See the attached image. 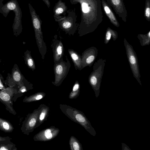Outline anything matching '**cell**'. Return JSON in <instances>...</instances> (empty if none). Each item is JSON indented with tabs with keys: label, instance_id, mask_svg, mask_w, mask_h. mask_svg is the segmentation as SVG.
Returning a JSON list of instances; mask_svg holds the SVG:
<instances>
[{
	"label": "cell",
	"instance_id": "cell-14",
	"mask_svg": "<svg viewBox=\"0 0 150 150\" xmlns=\"http://www.w3.org/2000/svg\"><path fill=\"white\" fill-rule=\"evenodd\" d=\"M104 9L106 13L108 16L112 23L116 26L118 27L119 25L116 20L115 16L109 8L108 6L105 5L104 6Z\"/></svg>",
	"mask_w": 150,
	"mask_h": 150
},
{
	"label": "cell",
	"instance_id": "cell-10",
	"mask_svg": "<svg viewBox=\"0 0 150 150\" xmlns=\"http://www.w3.org/2000/svg\"><path fill=\"white\" fill-rule=\"evenodd\" d=\"M14 129L12 125L8 121L0 117V129L6 132H11Z\"/></svg>",
	"mask_w": 150,
	"mask_h": 150
},
{
	"label": "cell",
	"instance_id": "cell-22",
	"mask_svg": "<svg viewBox=\"0 0 150 150\" xmlns=\"http://www.w3.org/2000/svg\"><path fill=\"white\" fill-rule=\"evenodd\" d=\"M145 15L147 18H149L150 16V8L149 7H147L146 9Z\"/></svg>",
	"mask_w": 150,
	"mask_h": 150
},
{
	"label": "cell",
	"instance_id": "cell-8",
	"mask_svg": "<svg viewBox=\"0 0 150 150\" xmlns=\"http://www.w3.org/2000/svg\"><path fill=\"white\" fill-rule=\"evenodd\" d=\"M68 52L74 63L76 70L83 69L81 55L73 49H69Z\"/></svg>",
	"mask_w": 150,
	"mask_h": 150
},
{
	"label": "cell",
	"instance_id": "cell-24",
	"mask_svg": "<svg viewBox=\"0 0 150 150\" xmlns=\"http://www.w3.org/2000/svg\"><path fill=\"white\" fill-rule=\"evenodd\" d=\"M113 4L115 5H118L120 2V0H112Z\"/></svg>",
	"mask_w": 150,
	"mask_h": 150
},
{
	"label": "cell",
	"instance_id": "cell-27",
	"mask_svg": "<svg viewBox=\"0 0 150 150\" xmlns=\"http://www.w3.org/2000/svg\"><path fill=\"white\" fill-rule=\"evenodd\" d=\"M42 95H40L37 96L36 97L35 99L37 100H38L42 98Z\"/></svg>",
	"mask_w": 150,
	"mask_h": 150
},
{
	"label": "cell",
	"instance_id": "cell-20",
	"mask_svg": "<svg viewBox=\"0 0 150 150\" xmlns=\"http://www.w3.org/2000/svg\"><path fill=\"white\" fill-rule=\"evenodd\" d=\"M79 85L78 81H76V83L73 87V91H75L78 90L79 89Z\"/></svg>",
	"mask_w": 150,
	"mask_h": 150
},
{
	"label": "cell",
	"instance_id": "cell-5",
	"mask_svg": "<svg viewBox=\"0 0 150 150\" xmlns=\"http://www.w3.org/2000/svg\"><path fill=\"white\" fill-rule=\"evenodd\" d=\"M14 90L11 88H4L0 91V101L6 106L7 110L11 113L16 115V113L13 108L12 99Z\"/></svg>",
	"mask_w": 150,
	"mask_h": 150
},
{
	"label": "cell",
	"instance_id": "cell-18",
	"mask_svg": "<svg viewBox=\"0 0 150 150\" xmlns=\"http://www.w3.org/2000/svg\"><path fill=\"white\" fill-rule=\"evenodd\" d=\"M45 135L46 137L48 139H50L52 137V134L50 129H46L45 132Z\"/></svg>",
	"mask_w": 150,
	"mask_h": 150
},
{
	"label": "cell",
	"instance_id": "cell-13",
	"mask_svg": "<svg viewBox=\"0 0 150 150\" xmlns=\"http://www.w3.org/2000/svg\"><path fill=\"white\" fill-rule=\"evenodd\" d=\"M137 38L142 46L149 45L150 43V31L145 35L139 34Z\"/></svg>",
	"mask_w": 150,
	"mask_h": 150
},
{
	"label": "cell",
	"instance_id": "cell-17",
	"mask_svg": "<svg viewBox=\"0 0 150 150\" xmlns=\"http://www.w3.org/2000/svg\"><path fill=\"white\" fill-rule=\"evenodd\" d=\"M82 8L83 11L84 13H87L89 11L88 6L86 3H82Z\"/></svg>",
	"mask_w": 150,
	"mask_h": 150
},
{
	"label": "cell",
	"instance_id": "cell-23",
	"mask_svg": "<svg viewBox=\"0 0 150 150\" xmlns=\"http://www.w3.org/2000/svg\"><path fill=\"white\" fill-rule=\"evenodd\" d=\"M63 9L61 8H57L55 11L56 13L58 14L61 13L63 12Z\"/></svg>",
	"mask_w": 150,
	"mask_h": 150
},
{
	"label": "cell",
	"instance_id": "cell-26",
	"mask_svg": "<svg viewBox=\"0 0 150 150\" xmlns=\"http://www.w3.org/2000/svg\"><path fill=\"white\" fill-rule=\"evenodd\" d=\"M8 137H2L0 136V141L5 140L7 139Z\"/></svg>",
	"mask_w": 150,
	"mask_h": 150
},
{
	"label": "cell",
	"instance_id": "cell-3",
	"mask_svg": "<svg viewBox=\"0 0 150 150\" xmlns=\"http://www.w3.org/2000/svg\"><path fill=\"white\" fill-rule=\"evenodd\" d=\"M124 42L127 56L133 76L142 85L138 59L136 53L132 45L128 42L125 38L124 39Z\"/></svg>",
	"mask_w": 150,
	"mask_h": 150
},
{
	"label": "cell",
	"instance_id": "cell-2",
	"mask_svg": "<svg viewBox=\"0 0 150 150\" xmlns=\"http://www.w3.org/2000/svg\"><path fill=\"white\" fill-rule=\"evenodd\" d=\"M106 60L101 58L95 63L93 71L88 77V81L95 91L96 97L98 96Z\"/></svg>",
	"mask_w": 150,
	"mask_h": 150
},
{
	"label": "cell",
	"instance_id": "cell-9",
	"mask_svg": "<svg viewBox=\"0 0 150 150\" xmlns=\"http://www.w3.org/2000/svg\"><path fill=\"white\" fill-rule=\"evenodd\" d=\"M10 138L8 137L6 139L0 141V150H16V145L11 142Z\"/></svg>",
	"mask_w": 150,
	"mask_h": 150
},
{
	"label": "cell",
	"instance_id": "cell-29",
	"mask_svg": "<svg viewBox=\"0 0 150 150\" xmlns=\"http://www.w3.org/2000/svg\"><path fill=\"white\" fill-rule=\"evenodd\" d=\"M26 91V90L25 88H23L22 90H21V91L22 92H25Z\"/></svg>",
	"mask_w": 150,
	"mask_h": 150
},
{
	"label": "cell",
	"instance_id": "cell-16",
	"mask_svg": "<svg viewBox=\"0 0 150 150\" xmlns=\"http://www.w3.org/2000/svg\"><path fill=\"white\" fill-rule=\"evenodd\" d=\"M76 118L77 121L83 123L86 121L85 118L80 114L76 115Z\"/></svg>",
	"mask_w": 150,
	"mask_h": 150
},
{
	"label": "cell",
	"instance_id": "cell-7",
	"mask_svg": "<svg viewBox=\"0 0 150 150\" xmlns=\"http://www.w3.org/2000/svg\"><path fill=\"white\" fill-rule=\"evenodd\" d=\"M54 38L51 46L52 50L54 63H56L63 58L64 47L62 41L57 39L56 35Z\"/></svg>",
	"mask_w": 150,
	"mask_h": 150
},
{
	"label": "cell",
	"instance_id": "cell-21",
	"mask_svg": "<svg viewBox=\"0 0 150 150\" xmlns=\"http://www.w3.org/2000/svg\"><path fill=\"white\" fill-rule=\"evenodd\" d=\"M73 146L75 150H78L79 149V146L78 144L76 142H74L73 143Z\"/></svg>",
	"mask_w": 150,
	"mask_h": 150
},
{
	"label": "cell",
	"instance_id": "cell-1",
	"mask_svg": "<svg viewBox=\"0 0 150 150\" xmlns=\"http://www.w3.org/2000/svg\"><path fill=\"white\" fill-rule=\"evenodd\" d=\"M13 11L15 17L12 28L14 34L17 36L21 32L22 26L21 9L17 0H0V13L5 18L9 12Z\"/></svg>",
	"mask_w": 150,
	"mask_h": 150
},
{
	"label": "cell",
	"instance_id": "cell-19",
	"mask_svg": "<svg viewBox=\"0 0 150 150\" xmlns=\"http://www.w3.org/2000/svg\"><path fill=\"white\" fill-rule=\"evenodd\" d=\"M36 120L34 118H32L28 122V125L30 127H34L36 123Z\"/></svg>",
	"mask_w": 150,
	"mask_h": 150
},
{
	"label": "cell",
	"instance_id": "cell-4",
	"mask_svg": "<svg viewBox=\"0 0 150 150\" xmlns=\"http://www.w3.org/2000/svg\"><path fill=\"white\" fill-rule=\"evenodd\" d=\"M66 62L63 58L58 62L54 63V71L55 75V81L52 83L54 85L60 84L67 76L71 67V64L67 56Z\"/></svg>",
	"mask_w": 150,
	"mask_h": 150
},
{
	"label": "cell",
	"instance_id": "cell-6",
	"mask_svg": "<svg viewBox=\"0 0 150 150\" xmlns=\"http://www.w3.org/2000/svg\"><path fill=\"white\" fill-rule=\"evenodd\" d=\"M98 54V50L95 47H91L84 50L82 53V67L83 69L89 66L91 67L93 63Z\"/></svg>",
	"mask_w": 150,
	"mask_h": 150
},
{
	"label": "cell",
	"instance_id": "cell-28",
	"mask_svg": "<svg viewBox=\"0 0 150 150\" xmlns=\"http://www.w3.org/2000/svg\"><path fill=\"white\" fill-rule=\"evenodd\" d=\"M5 88H4V86L2 84V83L1 80L0 79V89H4Z\"/></svg>",
	"mask_w": 150,
	"mask_h": 150
},
{
	"label": "cell",
	"instance_id": "cell-25",
	"mask_svg": "<svg viewBox=\"0 0 150 150\" xmlns=\"http://www.w3.org/2000/svg\"><path fill=\"white\" fill-rule=\"evenodd\" d=\"M45 117V114L42 112L40 115V119L41 120H42Z\"/></svg>",
	"mask_w": 150,
	"mask_h": 150
},
{
	"label": "cell",
	"instance_id": "cell-11",
	"mask_svg": "<svg viewBox=\"0 0 150 150\" xmlns=\"http://www.w3.org/2000/svg\"><path fill=\"white\" fill-rule=\"evenodd\" d=\"M24 59L25 63L28 67L34 71L35 69L34 61L32 57L30 52L27 50L24 53Z\"/></svg>",
	"mask_w": 150,
	"mask_h": 150
},
{
	"label": "cell",
	"instance_id": "cell-15",
	"mask_svg": "<svg viewBox=\"0 0 150 150\" xmlns=\"http://www.w3.org/2000/svg\"><path fill=\"white\" fill-rule=\"evenodd\" d=\"M12 77L14 80L16 82H21L23 77L18 69H14L12 72Z\"/></svg>",
	"mask_w": 150,
	"mask_h": 150
},
{
	"label": "cell",
	"instance_id": "cell-12",
	"mask_svg": "<svg viewBox=\"0 0 150 150\" xmlns=\"http://www.w3.org/2000/svg\"><path fill=\"white\" fill-rule=\"evenodd\" d=\"M111 37L113 41H115L117 38V33L116 31L109 28L107 30L105 34L104 42L105 44H106L109 42Z\"/></svg>",
	"mask_w": 150,
	"mask_h": 150
}]
</instances>
